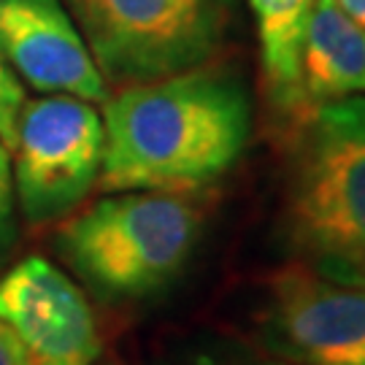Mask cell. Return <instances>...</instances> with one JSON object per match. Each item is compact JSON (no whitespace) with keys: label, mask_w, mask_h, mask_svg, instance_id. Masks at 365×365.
Listing matches in <instances>:
<instances>
[{"label":"cell","mask_w":365,"mask_h":365,"mask_svg":"<svg viewBox=\"0 0 365 365\" xmlns=\"http://www.w3.org/2000/svg\"><path fill=\"white\" fill-rule=\"evenodd\" d=\"M287 179V235L309 271L365 287V98L309 108Z\"/></svg>","instance_id":"7a4b0ae2"},{"label":"cell","mask_w":365,"mask_h":365,"mask_svg":"<svg viewBox=\"0 0 365 365\" xmlns=\"http://www.w3.org/2000/svg\"><path fill=\"white\" fill-rule=\"evenodd\" d=\"M262 341L289 365H365V287L282 274L262 309Z\"/></svg>","instance_id":"8992f818"},{"label":"cell","mask_w":365,"mask_h":365,"mask_svg":"<svg viewBox=\"0 0 365 365\" xmlns=\"http://www.w3.org/2000/svg\"><path fill=\"white\" fill-rule=\"evenodd\" d=\"M95 365H117V363H95Z\"/></svg>","instance_id":"2e32d148"},{"label":"cell","mask_w":365,"mask_h":365,"mask_svg":"<svg viewBox=\"0 0 365 365\" xmlns=\"http://www.w3.org/2000/svg\"><path fill=\"white\" fill-rule=\"evenodd\" d=\"M16 233V195H14L11 152L0 141V257L11 247Z\"/></svg>","instance_id":"7c38bea8"},{"label":"cell","mask_w":365,"mask_h":365,"mask_svg":"<svg viewBox=\"0 0 365 365\" xmlns=\"http://www.w3.org/2000/svg\"><path fill=\"white\" fill-rule=\"evenodd\" d=\"M106 84L130 87L211 66L238 0H63Z\"/></svg>","instance_id":"277c9868"},{"label":"cell","mask_w":365,"mask_h":365,"mask_svg":"<svg viewBox=\"0 0 365 365\" xmlns=\"http://www.w3.org/2000/svg\"><path fill=\"white\" fill-rule=\"evenodd\" d=\"M257 38L262 76L276 106L306 114L300 90V49L317 0H247Z\"/></svg>","instance_id":"30bf717a"},{"label":"cell","mask_w":365,"mask_h":365,"mask_svg":"<svg viewBox=\"0 0 365 365\" xmlns=\"http://www.w3.org/2000/svg\"><path fill=\"white\" fill-rule=\"evenodd\" d=\"M200 235V214L176 192L133 190L98 200L63 230V255L111 298H144L173 282Z\"/></svg>","instance_id":"3957f363"},{"label":"cell","mask_w":365,"mask_h":365,"mask_svg":"<svg viewBox=\"0 0 365 365\" xmlns=\"http://www.w3.org/2000/svg\"><path fill=\"white\" fill-rule=\"evenodd\" d=\"M336 3L352 16L354 22H360L365 27V0H336Z\"/></svg>","instance_id":"5bb4252c"},{"label":"cell","mask_w":365,"mask_h":365,"mask_svg":"<svg viewBox=\"0 0 365 365\" xmlns=\"http://www.w3.org/2000/svg\"><path fill=\"white\" fill-rule=\"evenodd\" d=\"M195 365H284V363H257V360H197Z\"/></svg>","instance_id":"9a60e30c"},{"label":"cell","mask_w":365,"mask_h":365,"mask_svg":"<svg viewBox=\"0 0 365 365\" xmlns=\"http://www.w3.org/2000/svg\"><path fill=\"white\" fill-rule=\"evenodd\" d=\"M27 103V95L22 81L16 78L9 63L0 54V141L11 152L14 141H16V125H19V114Z\"/></svg>","instance_id":"8fae6325"},{"label":"cell","mask_w":365,"mask_h":365,"mask_svg":"<svg viewBox=\"0 0 365 365\" xmlns=\"http://www.w3.org/2000/svg\"><path fill=\"white\" fill-rule=\"evenodd\" d=\"M0 54L41 95L90 103L108 98L103 73L63 0H0Z\"/></svg>","instance_id":"ba28073f"},{"label":"cell","mask_w":365,"mask_h":365,"mask_svg":"<svg viewBox=\"0 0 365 365\" xmlns=\"http://www.w3.org/2000/svg\"><path fill=\"white\" fill-rule=\"evenodd\" d=\"M103 146V117L90 101H27L11 149L14 195L27 220L52 222L76 209L101 179Z\"/></svg>","instance_id":"5b68a950"},{"label":"cell","mask_w":365,"mask_h":365,"mask_svg":"<svg viewBox=\"0 0 365 365\" xmlns=\"http://www.w3.org/2000/svg\"><path fill=\"white\" fill-rule=\"evenodd\" d=\"M306 111L327 101L365 98V27L336 0H317L300 49Z\"/></svg>","instance_id":"9c48e42d"},{"label":"cell","mask_w":365,"mask_h":365,"mask_svg":"<svg viewBox=\"0 0 365 365\" xmlns=\"http://www.w3.org/2000/svg\"><path fill=\"white\" fill-rule=\"evenodd\" d=\"M0 365H36L6 322H0Z\"/></svg>","instance_id":"4fadbf2b"},{"label":"cell","mask_w":365,"mask_h":365,"mask_svg":"<svg viewBox=\"0 0 365 365\" xmlns=\"http://www.w3.org/2000/svg\"><path fill=\"white\" fill-rule=\"evenodd\" d=\"M0 322L36 365H95L101 336L84 292L57 265L25 257L0 276Z\"/></svg>","instance_id":"52a82bcc"},{"label":"cell","mask_w":365,"mask_h":365,"mask_svg":"<svg viewBox=\"0 0 365 365\" xmlns=\"http://www.w3.org/2000/svg\"><path fill=\"white\" fill-rule=\"evenodd\" d=\"M101 187L179 192L220 179L252 135V98L238 73L214 63L119 87L103 108Z\"/></svg>","instance_id":"6da1fadb"}]
</instances>
